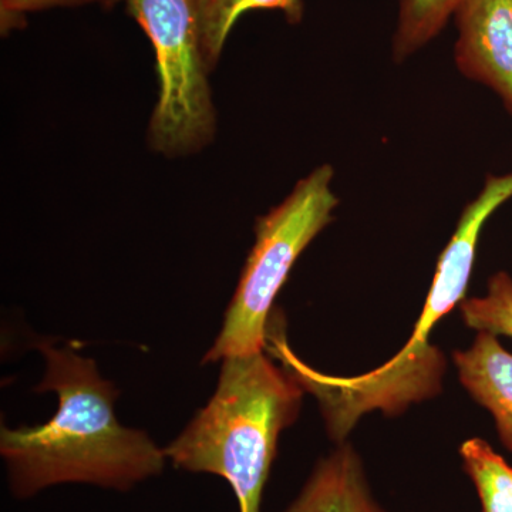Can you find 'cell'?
<instances>
[{
  "instance_id": "1",
  "label": "cell",
  "mask_w": 512,
  "mask_h": 512,
  "mask_svg": "<svg viewBox=\"0 0 512 512\" xmlns=\"http://www.w3.org/2000/svg\"><path fill=\"white\" fill-rule=\"evenodd\" d=\"M46 372L36 392L57 394L56 414L39 426L0 430L9 487L29 498L57 484H92L128 491L165 467L164 448L146 431L123 426L114 414L119 390L90 357L49 340L37 343Z\"/></svg>"
},
{
  "instance_id": "2",
  "label": "cell",
  "mask_w": 512,
  "mask_h": 512,
  "mask_svg": "<svg viewBox=\"0 0 512 512\" xmlns=\"http://www.w3.org/2000/svg\"><path fill=\"white\" fill-rule=\"evenodd\" d=\"M512 198V173L487 175L483 190L467 204L453 238L437 264L426 305L412 338L383 366L360 376H329L303 363L286 343L282 320H272L266 332V350L305 392L318 399L326 430L335 441H343L360 417L370 412L396 416L412 404L439 396L446 373V357L431 345L434 326L466 299L476 262L477 245L485 222Z\"/></svg>"
},
{
  "instance_id": "3",
  "label": "cell",
  "mask_w": 512,
  "mask_h": 512,
  "mask_svg": "<svg viewBox=\"0 0 512 512\" xmlns=\"http://www.w3.org/2000/svg\"><path fill=\"white\" fill-rule=\"evenodd\" d=\"M305 390L265 352L221 360L217 389L164 448L175 468L231 485L239 512H261L282 431L298 419Z\"/></svg>"
},
{
  "instance_id": "4",
  "label": "cell",
  "mask_w": 512,
  "mask_h": 512,
  "mask_svg": "<svg viewBox=\"0 0 512 512\" xmlns=\"http://www.w3.org/2000/svg\"><path fill=\"white\" fill-rule=\"evenodd\" d=\"M332 165L323 164L298 181L291 194L256 218L255 242L242 269L224 323L202 365L227 357L265 352L266 329L293 265L333 220L339 205Z\"/></svg>"
},
{
  "instance_id": "5",
  "label": "cell",
  "mask_w": 512,
  "mask_h": 512,
  "mask_svg": "<svg viewBox=\"0 0 512 512\" xmlns=\"http://www.w3.org/2000/svg\"><path fill=\"white\" fill-rule=\"evenodd\" d=\"M123 5L156 55L158 97L148 143L168 158L198 153L214 140L217 113L202 46L198 0H104Z\"/></svg>"
},
{
  "instance_id": "6",
  "label": "cell",
  "mask_w": 512,
  "mask_h": 512,
  "mask_svg": "<svg viewBox=\"0 0 512 512\" xmlns=\"http://www.w3.org/2000/svg\"><path fill=\"white\" fill-rule=\"evenodd\" d=\"M453 18L458 72L493 90L512 116V0H463Z\"/></svg>"
},
{
  "instance_id": "7",
  "label": "cell",
  "mask_w": 512,
  "mask_h": 512,
  "mask_svg": "<svg viewBox=\"0 0 512 512\" xmlns=\"http://www.w3.org/2000/svg\"><path fill=\"white\" fill-rule=\"evenodd\" d=\"M453 359L461 384L491 413L501 443L512 451V353L498 336L478 332L473 345Z\"/></svg>"
},
{
  "instance_id": "8",
  "label": "cell",
  "mask_w": 512,
  "mask_h": 512,
  "mask_svg": "<svg viewBox=\"0 0 512 512\" xmlns=\"http://www.w3.org/2000/svg\"><path fill=\"white\" fill-rule=\"evenodd\" d=\"M285 512H386L373 500L362 461L349 444L322 458Z\"/></svg>"
},
{
  "instance_id": "9",
  "label": "cell",
  "mask_w": 512,
  "mask_h": 512,
  "mask_svg": "<svg viewBox=\"0 0 512 512\" xmlns=\"http://www.w3.org/2000/svg\"><path fill=\"white\" fill-rule=\"evenodd\" d=\"M202 46L211 70L220 62L232 29L252 10H281L289 23L303 18L302 0H198Z\"/></svg>"
},
{
  "instance_id": "10",
  "label": "cell",
  "mask_w": 512,
  "mask_h": 512,
  "mask_svg": "<svg viewBox=\"0 0 512 512\" xmlns=\"http://www.w3.org/2000/svg\"><path fill=\"white\" fill-rule=\"evenodd\" d=\"M463 0H399L392 40L394 62H406L446 28Z\"/></svg>"
},
{
  "instance_id": "11",
  "label": "cell",
  "mask_w": 512,
  "mask_h": 512,
  "mask_svg": "<svg viewBox=\"0 0 512 512\" xmlns=\"http://www.w3.org/2000/svg\"><path fill=\"white\" fill-rule=\"evenodd\" d=\"M464 470L480 497L483 512H512V467L481 439H471L460 448Z\"/></svg>"
},
{
  "instance_id": "12",
  "label": "cell",
  "mask_w": 512,
  "mask_h": 512,
  "mask_svg": "<svg viewBox=\"0 0 512 512\" xmlns=\"http://www.w3.org/2000/svg\"><path fill=\"white\" fill-rule=\"evenodd\" d=\"M468 328L512 339V278L497 272L488 281L487 293L466 298L458 305Z\"/></svg>"
},
{
  "instance_id": "13",
  "label": "cell",
  "mask_w": 512,
  "mask_h": 512,
  "mask_svg": "<svg viewBox=\"0 0 512 512\" xmlns=\"http://www.w3.org/2000/svg\"><path fill=\"white\" fill-rule=\"evenodd\" d=\"M103 3L104 0H0V29L3 35L25 25L28 13L43 12L57 8H79V6Z\"/></svg>"
}]
</instances>
